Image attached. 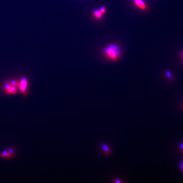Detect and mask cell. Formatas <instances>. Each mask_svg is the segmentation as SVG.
Instances as JSON below:
<instances>
[{
    "mask_svg": "<svg viewBox=\"0 0 183 183\" xmlns=\"http://www.w3.org/2000/svg\"><path fill=\"white\" fill-rule=\"evenodd\" d=\"M105 11H106V10L105 9L104 7H102V8H101L100 12H101V13H102V14H103V13H105Z\"/></svg>",
    "mask_w": 183,
    "mask_h": 183,
    "instance_id": "8fae6325",
    "label": "cell"
},
{
    "mask_svg": "<svg viewBox=\"0 0 183 183\" xmlns=\"http://www.w3.org/2000/svg\"><path fill=\"white\" fill-rule=\"evenodd\" d=\"M12 85H11L10 83L9 82H6L5 85H4V89H5V91L6 92V91L11 87Z\"/></svg>",
    "mask_w": 183,
    "mask_h": 183,
    "instance_id": "ba28073f",
    "label": "cell"
},
{
    "mask_svg": "<svg viewBox=\"0 0 183 183\" xmlns=\"http://www.w3.org/2000/svg\"><path fill=\"white\" fill-rule=\"evenodd\" d=\"M18 92L17 89L16 87H14V86H11L10 88H9L7 91L6 93L10 94H15Z\"/></svg>",
    "mask_w": 183,
    "mask_h": 183,
    "instance_id": "5b68a950",
    "label": "cell"
},
{
    "mask_svg": "<svg viewBox=\"0 0 183 183\" xmlns=\"http://www.w3.org/2000/svg\"><path fill=\"white\" fill-rule=\"evenodd\" d=\"M102 148H103L104 151L106 153V154H110V149L108 148V146H107V145H102Z\"/></svg>",
    "mask_w": 183,
    "mask_h": 183,
    "instance_id": "52a82bcc",
    "label": "cell"
},
{
    "mask_svg": "<svg viewBox=\"0 0 183 183\" xmlns=\"http://www.w3.org/2000/svg\"><path fill=\"white\" fill-rule=\"evenodd\" d=\"M181 168L182 171H183V162L181 165Z\"/></svg>",
    "mask_w": 183,
    "mask_h": 183,
    "instance_id": "4fadbf2b",
    "label": "cell"
},
{
    "mask_svg": "<svg viewBox=\"0 0 183 183\" xmlns=\"http://www.w3.org/2000/svg\"><path fill=\"white\" fill-rule=\"evenodd\" d=\"M134 2L137 7L140 8L141 9H145L146 8V6L143 0H134Z\"/></svg>",
    "mask_w": 183,
    "mask_h": 183,
    "instance_id": "3957f363",
    "label": "cell"
},
{
    "mask_svg": "<svg viewBox=\"0 0 183 183\" xmlns=\"http://www.w3.org/2000/svg\"><path fill=\"white\" fill-rule=\"evenodd\" d=\"M8 152H9V153H10L12 155H13L14 153H15V151H14V150L13 148H9L8 149Z\"/></svg>",
    "mask_w": 183,
    "mask_h": 183,
    "instance_id": "9c48e42d",
    "label": "cell"
},
{
    "mask_svg": "<svg viewBox=\"0 0 183 183\" xmlns=\"http://www.w3.org/2000/svg\"><path fill=\"white\" fill-rule=\"evenodd\" d=\"M166 75H167V76H168V77H169V78L171 77V73H169V72H168L167 74H166Z\"/></svg>",
    "mask_w": 183,
    "mask_h": 183,
    "instance_id": "7c38bea8",
    "label": "cell"
},
{
    "mask_svg": "<svg viewBox=\"0 0 183 183\" xmlns=\"http://www.w3.org/2000/svg\"><path fill=\"white\" fill-rule=\"evenodd\" d=\"M94 15L95 16H96V18H101V16H102V14L101 13V12H100V11L95 10L94 11Z\"/></svg>",
    "mask_w": 183,
    "mask_h": 183,
    "instance_id": "8992f818",
    "label": "cell"
},
{
    "mask_svg": "<svg viewBox=\"0 0 183 183\" xmlns=\"http://www.w3.org/2000/svg\"><path fill=\"white\" fill-rule=\"evenodd\" d=\"M12 156V155L8 152V150H4L1 154V157L3 158H10Z\"/></svg>",
    "mask_w": 183,
    "mask_h": 183,
    "instance_id": "277c9868",
    "label": "cell"
},
{
    "mask_svg": "<svg viewBox=\"0 0 183 183\" xmlns=\"http://www.w3.org/2000/svg\"><path fill=\"white\" fill-rule=\"evenodd\" d=\"M182 56H183V54H182Z\"/></svg>",
    "mask_w": 183,
    "mask_h": 183,
    "instance_id": "5bb4252c",
    "label": "cell"
},
{
    "mask_svg": "<svg viewBox=\"0 0 183 183\" xmlns=\"http://www.w3.org/2000/svg\"><path fill=\"white\" fill-rule=\"evenodd\" d=\"M11 85L12 86H14V87H16V85H18L17 84V82L15 80H13L11 82Z\"/></svg>",
    "mask_w": 183,
    "mask_h": 183,
    "instance_id": "30bf717a",
    "label": "cell"
},
{
    "mask_svg": "<svg viewBox=\"0 0 183 183\" xmlns=\"http://www.w3.org/2000/svg\"><path fill=\"white\" fill-rule=\"evenodd\" d=\"M28 82L26 78L24 77L21 79L19 83V89L21 94L23 95L26 94L27 88H28Z\"/></svg>",
    "mask_w": 183,
    "mask_h": 183,
    "instance_id": "7a4b0ae2",
    "label": "cell"
},
{
    "mask_svg": "<svg viewBox=\"0 0 183 183\" xmlns=\"http://www.w3.org/2000/svg\"><path fill=\"white\" fill-rule=\"evenodd\" d=\"M118 47L115 46H111L109 48L105 50V52L111 59L116 60L118 56L120 54L118 52Z\"/></svg>",
    "mask_w": 183,
    "mask_h": 183,
    "instance_id": "6da1fadb",
    "label": "cell"
}]
</instances>
